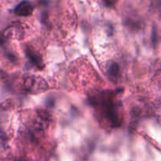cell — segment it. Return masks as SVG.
<instances>
[{"instance_id":"1","label":"cell","mask_w":161,"mask_h":161,"mask_svg":"<svg viewBox=\"0 0 161 161\" xmlns=\"http://www.w3.org/2000/svg\"><path fill=\"white\" fill-rule=\"evenodd\" d=\"M33 11V6L29 2H22L16 6L14 12L19 16H29Z\"/></svg>"},{"instance_id":"2","label":"cell","mask_w":161,"mask_h":161,"mask_svg":"<svg viewBox=\"0 0 161 161\" xmlns=\"http://www.w3.org/2000/svg\"><path fill=\"white\" fill-rule=\"evenodd\" d=\"M25 52H26L30 61L32 62V64H36L39 69H42L43 68V65H42V60L41 58V57H39L37 53H34L31 48H26Z\"/></svg>"},{"instance_id":"3","label":"cell","mask_w":161,"mask_h":161,"mask_svg":"<svg viewBox=\"0 0 161 161\" xmlns=\"http://www.w3.org/2000/svg\"><path fill=\"white\" fill-rule=\"evenodd\" d=\"M119 72V65L116 63H112L111 65L109 66L108 70V73L109 76H112L113 78H116Z\"/></svg>"}]
</instances>
